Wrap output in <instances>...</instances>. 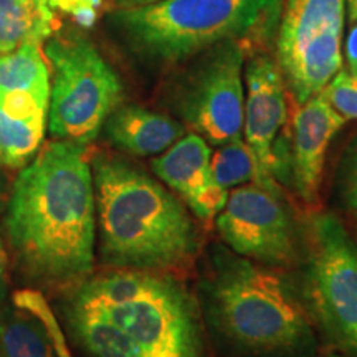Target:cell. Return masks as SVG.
Masks as SVG:
<instances>
[{
    "label": "cell",
    "mask_w": 357,
    "mask_h": 357,
    "mask_svg": "<svg viewBox=\"0 0 357 357\" xmlns=\"http://www.w3.org/2000/svg\"><path fill=\"white\" fill-rule=\"evenodd\" d=\"M6 230L30 275L73 283L95 263L96 199L86 144L55 141L19 174Z\"/></svg>",
    "instance_id": "1"
},
{
    "label": "cell",
    "mask_w": 357,
    "mask_h": 357,
    "mask_svg": "<svg viewBox=\"0 0 357 357\" xmlns=\"http://www.w3.org/2000/svg\"><path fill=\"white\" fill-rule=\"evenodd\" d=\"M6 185H7L6 176H3V172L0 171V208H2V204H3V195H6Z\"/></svg>",
    "instance_id": "29"
},
{
    "label": "cell",
    "mask_w": 357,
    "mask_h": 357,
    "mask_svg": "<svg viewBox=\"0 0 357 357\" xmlns=\"http://www.w3.org/2000/svg\"><path fill=\"white\" fill-rule=\"evenodd\" d=\"M108 139L131 155L162 154L185 134V126L141 106H118L105 123Z\"/></svg>",
    "instance_id": "13"
},
{
    "label": "cell",
    "mask_w": 357,
    "mask_h": 357,
    "mask_svg": "<svg viewBox=\"0 0 357 357\" xmlns=\"http://www.w3.org/2000/svg\"><path fill=\"white\" fill-rule=\"evenodd\" d=\"M13 305L22 307V310L29 311L35 318L42 321V324L47 329L48 336L52 339V344L55 347L56 357H73L66 346L63 331H61L60 324L53 314L50 305L42 296V293L35 291V289H20L13 294Z\"/></svg>",
    "instance_id": "21"
},
{
    "label": "cell",
    "mask_w": 357,
    "mask_h": 357,
    "mask_svg": "<svg viewBox=\"0 0 357 357\" xmlns=\"http://www.w3.org/2000/svg\"><path fill=\"white\" fill-rule=\"evenodd\" d=\"M204 296L213 328L242 352L298 356L316 344L311 316L293 284L231 250H212Z\"/></svg>",
    "instance_id": "3"
},
{
    "label": "cell",
    "mask_w": 357,
    "mask_h": 357,
    "mask_svg": "<svg viewBox=\"0 0 357 357\" xmlns=\"http://www.w3.org/2000/svg\"><path fill=\"white\" fill-rule=\"evenodd\" d=\"M284 0H159L111 12V24L155 65L190 60L225 42L248 52L275 38Z\"/></svg>",
    "instance_id": "4"
},
{
    "label": "cell",
    "mask_w": 357,
    "mask_h": 357,
    "mask_svg": "<svg viewBox=\"0 0 357 357\" xmlns=\"http://www.w3.org/2000/svg\"><path fill=\"white\" fill-rule=\"evenodd\" d=\"M7 250H6V243H3L2 235H0V301L3 300L7 291Z\"/></svg>",
    "instance_id": "26"
},
{
    "label": "cell",
    "mask_w": 357,
    "mask_h": 357,
    "mask_svg": "<svg viewBox=\"0 0 357 357\" xmlns=\"http://www.w3.org/2000/svg\"><path fill=\"white\" fill-rule=\"evenodd\" d=\"M45 56L53 70L48 106L52 136L89 144L123 100L121 79L83 35L48 40Z\"/></svg>",
    "instance_id": "6"
},
{
    "label": "cell",
    "mask_w": 357,
    "mask_h": 357,
    "mask_svg": "<svg viewBox=\"0 0 357 357\" xmlns=\"http://www.w3.org/2000/svg\"><path fill=\"white\" fill-rule=\"evenodd\" d=\"M303 301L331 344L357 356V240L329 212L306 227Z\"/></svg>",
    "instance_id": "7"
},
{
    "label": "cell",
    "mask_w": 357,
    "mask_h": 357,
    "mask_svg": "<svg viewBox=\"0 0 357 357\" xmlns=\"http://www.w3.org/2000/svg\"><path fill=\"white\" fill-rule=\"evenodd\" d=\"M58 29L50 0H0V55L42 43Z\"/></svg>",
    "instance_id": "15"
},
{
    "label": "cell",
    "mask_w": 357,
    "mask_h": 357,
    "mask_svg": "<svg viewBox=\"0 0 357 357\" xmlns=\"http://www.w3.org/2000/svg\"><path fill=\"white\" fill-rule=\"evenodd\" d=\"M346 0H284L276 32V63L328 30L344 26Z\"/></svg>",
    "instance_id": "14"
},
{
    "label": "cell",
    "mask_w": 357,
    "mask_h": 357,
    "mask_svg": "<svg viewBox=\"0 0 357 357\" xmlns=\"http://www.w3.org/2000/svg\"><path fill=\"white\" fill-rule=\"evenodd\" d=\"M159 0H111L114 8H131V7H141L149 6V3H155Z\"/></svg>",
    "instance_id": "27"
},
{
    "label": "cell",
    "mask_w": 357,
    "mask_h": 357,
    "mask_svg": "<svg viewBox=\"0 0 357 357\" xmlns=\"http://www.w3.org/2000/svg\"><path fill=\"white\" fill-rule=\"evenodd\" d=\"M344 55L347 61V71H349L352 77L357 78V22H354L349 33H347L344 43Z\"/></svg>",
    "instance_id": "25"
},
{
    "label": "cell",
    "mask_w": 357,
    "mask_h": 357,
    "mask_svg": "<svg viewBox=\"0 0 357 357\" xmlns=\"http://www.w3.org/2000/svg\"><path fill=\"white\" fill-rule=\"evenodd\" d=\"M0 89L32 91L50 100V70L40 52V43H24L6 55H0Z\"/></svg>",
    "instance_id": "18"
},
{
    "label": "cell",
    "mask_w": 357,
    "mask_h": 357,
    "mask_svg": "<svg viewBox=\"0 0 357 357\" xmlns=\"http://www.w3.org/2000/svg\"><path fill=\"white\" fill-rule=\"evenodd\" d=\"M73 305L108 318L147 357H207L199 303L171 273L111 271L82 284Z\"/></svg>",
    "instance_id": "5"
},
{
    "label": "cell",
    "mask_w": 357,
    "mask_h": 357,
    "mask_svg": "<svg viewBox=\"0 0 357 357\" xmlns=\"http://www.w3.org/2000/svg\"><path fill=\"white\" fill-rule=\"evenodd\" d=\"M50 100L32 91H2L0 89V113L12 119H29L43 116L47 118Z\"/></svg>",
    "instance_id": "24"
},
{
    "label": "cell",
    "mask_w": 357,
    "mask_h": 357,
    "mask_svg": "<svg viewBox=\"0 0 357 357\" xmlns=\"http://www.w3.org/2000/svg\"><path fill=\"white\" fill-rule=\"evenodd\" d=\"M334 189L346 211L357 212V137L349 142L339 160Z\"/></svg>",
    "instance_id": "23"
},
{
    "label": "cell",
    "mask_w": 357,
    "mask_h": 357,
    "mask_svg": "<svg viewBox=\"0 0 357 357\" xmlns=\"http://www.w3.org/2000/svg\"><path fill=\"white\" fill-rule=\"evenodd\" d=\"M347 13H349V20L354 24L357 22V0H346Z\"/></svg>",
    "instance_id": "28"
},
{
    "label": "cell",
    "mask_w": 357,
    "mask_h": 357,
    "mask_svg": "<svg viewBox=\"0 0 357 357\" xmlns=\"http://www.w3.org/2000/svg\"><path fill=\"white\" fill-rule=\"evenodd\" d=\"M346 119L337 114L319 95L296 111L291 124V146L287 151L283 177L303 204L314 207L319 202L324 160L334 136Z\"/></svg>",
    "instance_id": "11"
},
{
    "label": "cell",
    "mask_w": 357,
    "mask_h": 357,
    "mask_svg": "<svg viewBox=\"0 0 357 357\" xmlns=\"http://www.w3.org/2000/svg\"><path fill=\"white\" fill-rule=\"evenodd\" d=\"M243 137L257 164L255 184L275 195H281L276 182L275 147L288 121L287 83L276 58L263 52H252L245 68Z\"/></svg>",
    "instance_id": "10"
},
{
    "label": "cell",
    "mask_w": 357,
    "mask_h": 357,
    "mask_svg": "<svg viewBox=\"0 0 357 357\" xmlns=\"http://www.w3.org/2000/svg\"><path fill=\"white\" fill-rule=\"evenodd\" d=\"M211 169L217 184L229 192L257 181L255 158L243 139L218 146L211 158Z\"/></svg>",
    "instance_id": "20"
},
{
    "label": "cell",
    "mask_w": 357,
    "mask_h": 357,
    "mask_svg": "<svg viewBox=\"0 0 357 357\" xmlns=\"http://www.w3.org/2000/svg\"><path fill=\"white\" fill-rule=\"evenodd\" d=\"M68 318L75 337L91 357H147L128 333L98 311L71 305Z\"/></svg>",
    "instance_id": "16"
},
{
    "label": "cell",
    "mask_w": 357,
    "mask_h": 357,
    "mask_svg": "<svg viewBox=\"0 0 357 357\" xmlns=\"http://www.w3.org/2000/svg\"><path fill=\"white\" fill-rule=\"evenodd\" d=\"M319 96L346 121L357 119V78L349 71H339L323 88Z\"/></svg>",
    "instance_id": "22"
},
{
    "label": "cell",
    "mask_w": 357,
    "mask_h": 357,
    "mask_svg": "<svg viewBox=\"0 0 357 357\" xmlns=\"http://www.w3.org/2000/svg\"><path fill=\"white\" fill-rule=\"evenodd\" d=\"M47 118L12 119L0 113V164L8 169L24 167L43 141Z\"/></svg>",
    "instance_id": "19"
},
{
    "label": "cell",
    "mask_w": 357,
    "mask_h": 357,
    "mask_svg": "<svg viewBox=\"0 0 357 357\" xmlns=\"http://www.w3.org/2000/svg\"><path fill=\"white\" fill-rule=\"evenodd\" d=\"M211 158L208 142L190 132L151 162L159 181L176 192L185 207L204 222L215 220L229 197V190L222 189L213 178Z\"/></svg>",
    "instance_id": "12"
},
{
    "label": "cell",
    "mask_w": 357,
    "mask_h": 357,
    "mask_svg": "<svg viewBox=\"0 0 357 357\" xmlns=\"http://www.w3.org/2000/svg\"><path fill=\"white\" fill-rule=\"evenodd\" d=\"M220 238L236 255L266 266L291 265L298 255V229L281 195L257 184L231 189L215 217Z\"/></svg>",
    "instance_id": "9"
},
{
    "label": "cell",
    "mask_w": 357,
    "mask_h": 357,
    "mask_svg": "<svg viewBox=\"0 0 357 357\" xmlns=\"http://www.w3.org/2000/svg\"><path fill=\"white\" fill-rule=\"evenodd\" d=\"M248 50L225 42L200 53L174 91V109L208 144L243 139L245 86L242 71Z\"/></svg>",
    "instance_id": "8"
},
{
    "label": "cell",
    "mask_w": 357,
    "mask_h": 357,
    "mask_svg": "<svg viewBox=\"0 0 357 357\" xmlns=\"http://www.w3.org/2000/svg\"><path fill=\"white\" fill-rule=\"evenodd\" d=\"M93 171L106 263L171 275L194 263L200 231L172 190L128 160L111 155L95 159Z\"/></svg>",
    "instance_id": "2"
},
{
    "label": "cell",
    "mask_w": 357,
    "mask_h": 357,
    "mask_svg": "<svg viewBox=\"0 0 357 357\" xmlns=\"http://www.w3.org/2000/svg\"><path fill=\"white\" fill-rule=\"evenodd\" d=\"M0 349L3 357H56L42 321L19 306L0 311Z\"/></svg>",
    "instance_id": "17"
},
{
    "label": "cell",
    "mask_w": 357,
    "mask_h": 357,
    "mask_svg": "<svg viewBox=\"0 0 357 357\" xmlns=\"http://www.w3.org/2000/svg\"><path fill=\"white\" fill-rule=\"evenodd\" d=\"M323 357H342V356H337V354H329V356H323Z\"/></svg>",
    "instance_id": "30"
},
{
    "label": "cell",
    "mask_w": 357,
    "mask_h": 357,
    "mask_svg": "<svg viewBox=\"0 0 357 357\" xmlns=\"http://www.w3.org/2000/svg\"><path fill=\"white\" fill-rule=\"evenodd\" d=\"M0 357H3V352H2V349H0Z\"/></svg>",
    "instance_id": "31"
}]
</instances>
